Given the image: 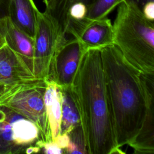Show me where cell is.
I'll return each instance as SVG.
<instances>
[{"label": "cell", "instance_id": "6da1fadb", "mask_svg": "<svg viewBox=\"0 0 154 154\" xmlns=\"http://www.w3.org/2000/svg\"><path fill=\"white\" fill-rule=\"evenodd\" d=\"M100 53L117 146H129L143 126L154 92V74L140 72L114 44L101 49Z\"/></svg>", "mask_w": 154, "mask_h": 154}, {"label": "cell", "instance_id": "7a4b0ae2", "mask_svg": "<svg viewBox=\"0 0 154 154\" xmlns=\"http://www.w3.org/2000/svg\"><path fill=\"white\" fill-rule=\"evenodd\" d=\"M70 90L79 111L87 153H125L116 141L100 49H90L83 54Z\"/></svg>", "mask_w": 154, "mask_h": 154}, {"label": "cell", "instance_id": "3957f363", "mask_svg": "<svg viewBox=\"0 0 154 154\" xmlns=\"http://www.w3.org/2000/svg\"><path fill=\"white\" fill-rule=\"evenodd\" d=\"M114 45L124 58L144 74H154V24L134 2L118 5L112 24Z\"/></svg>", "mask_w": 154, "mask_h": 154}, {"label": "cell", "instance_id": "277c9868", "mask_svg": "<svg viewBox=\"0 0 154 154\" xmlns=\"http://www.w3.org/2000/svg\"><path fill=\"white\" fill-rule=\"evenodd\" d=\"M46 81L38 79L29 82L16 91L4 105L33 122L40 132V140H52L44 101Z\"/></svg>", "mask_w": 154, "mask_h": 154}, {"label": "cell", "instance_id": "5b68a950", "mask_svg": "<svg viewBox=\"0 0 154 154\" xmlns=\"http://www.w3.org/2000/svg\"><path fill=\"white\" fill-rule=\"evenodd\" d=\"M67 40L57 33L51 19L38 11L34 38V74L38 79H48L50 67L56 51Z\"/></svg>", "mask_w": 154, "mask_h": 154}, {"label": "cell", "instance_id": "8992f818", "mask_svg": "<svg viewBox=\"0 0 154 154\" xmlns=\"http://www.w3.org/2000/svg\"><path fill=\"white\" fill-rule=\"evenodd\" d=\"M76 38L83 49H101L114 44L113 29L111 20L107 17L99 19L69 20L67 34Z\"/></svg>", "mask_w": 154, "mask_h": 154}, {"label": "cell", "instance_id": "52a82bcc", "mask_svg": "<svg viewBox=\"0 0 154 154\" xmlns=\"http://www.w3.org/2000/svg\"><path fill=\"white\" fill-rule=\"evenodd\" d=\"M85 52L76 38L67 39L53 57L48 79L54 81L60 87H70Z\"/></svg>", "mask_w": 154, "mask_h": 154}, {"label": "cell", "instance_id": "ba28073f", "mask_svg": "<svg viewBox=\"0 0 154 154\" xmlns=\"http://www.w3.org/2000/svg\"><path fill=\"white\" fill-rule=\"evenodd\" d=\"M38 79L5 41L0 43V84H21Z\"/></svg>", "mask_w": 154, "mask_h": 154}, {"label": "cell", "instance_id": "9c48e42d", "mask_svg": "<svg viewBox=\"0 0 154 154\" xmlns=\"http://www.w3.org/2000/svg\"><path fill=\"white\" fill-rule=\"evenodd\" d=\"M0 34L34 73V39L17 28L8 16L0 18Z\"/></svg>", "mask_w": 154, "mask_h": 154}, {"label": "cell", "instance_id": "30bf717a", "mask_svg": "<svg viewBox=\"0 0 154 154\" xmlns=\"http://www.w3.org/2000/svg\"><path fill=\"white\" fill-rule=\"evenodd\" d=\"M38 11L33 0H10L7 16L17 28L34 39Z\"/></svg>", "mask_w": 154, "mask_h": 154}, {"label": "cell", "instance_id": "8fae6325", "mask_svg": "<svg viewBox=\"0 0 154 154\" xmlns=\"http://www.w3.org/2000/svg\"><path fill=\"white\" fill-rule=\"evenodd\" d=\"M44 101L52 140L60 135L61 117V95L60 87L53 81H46Z\"/></svg>", "mask_w": 154, "mask_h": 154}, {"label": "cell", "instance_id": "7c38bea8", "mask_svg": "<svg viewBox=\"0 0 154 154\" xmlns=\"http://www.w3.org/2000/svg\"><path fill=\"white\" fill-rule=\"evenodd\" d=\"M154 92L149 97L148 108L143 126L135 139L129 145L137 154H153L154 125H153Z\"/></svg>", "mask_w": 154, "mask_h": 154}, {"label": "cell", "instance_id": "4fadbf2b", "mask_svg": "<svg viewBox=\"0 0 154 154\" xmlns=\"http://www.w3.org/2000/svg\"><path fill=\"white\" fill-rule=\"evenodd\" d=\"M19 116L7 106L0 105V154L23 153L13 139V123Z\"/></svg>", "mask_w": 154, "mask_h": 154}, {"label": "cell", "instance_id": "5bb4252c", "mask_svg": "<svg viewBox=\"0 0 154 154\" xmlns=\"http://www.w3.org/2000/svg\"><path fill=\"white\" fill-rule=\"evenodd\" d=\"M94 0H58L52 7L45 8V13L51 19L57 32L67 35L69 22V11L70 7L76 4H81L86 7Z\"/></svg>", "mask_w": 154, "mask_h": 154}, {"label": "cell", "instance_id": "9a60e30c", "mask_svg": "<svg viewBox=\"0 0 154 154\" xmlns=\"http://www.w3.org/2000/svg\"><path fill=\"white\" fill-rule=\"evenodd\" d=\"M60 88L61 95V117L60 134H68L73 129L81 125V119L70 87H60Z\"/></svg>", "mask_w": 154, "mask_h": 154}, {"label": "cell", "instance_id": "2e32d148", "mask_svg": "<svg viewBox=\"0 0 154 154\" xmlns=\"http://www.w3.org/2000/svg\"><path fill=\"white\" fill-rule=\"evenodd\" d=\"M125 0H94L86 7L85 18L94 20L107 17V16Z\"/></svg>", "mask_w": 154, "mask_h": 154}, {"label": "cell", "instance_id": "e0dca14e", "mask_svg": "<svg viewBox=\"0 0 154 154\" xmlns=\"http://www.w3.org/2000/svg\"><path fill=\"white\" fill-rule=\"evenodd\" d=\"M69 141L66 149V153H87L81 125L73 129L68 134Z\"/></svg>", "mask_w": 154, "mask_h": 154}, {"label": "cell", "instance_id": "ac0fdd59", "mask_svg": "<svg viewBox=\"0 0 154 154\" xmlns=\"http://www.w3.org/2000/svg\"><path fill=\"white\" fill-rule=\"evenodd\" d=\"M29 82L16 85H7L0 84V105H4L11 96H13L16 91L19 90L24 85Z\"/></svg>", "mask_w": 154, "mask_h": 154}, {"label": "cell", "instance_id": "d6986e66", "mask_svg": "<svg viewBox=\"0 0 154 154\" xmlns=\"http://www.w3.org/2000/svg\"><path fill=\"white\" fill-rule=\"evenodd\" d=\"M142 13L149 20H154V2H149L144 4L141 8Z\"/></svg>", "mask_w": 154, "mask_h": 154}, {"label": "cell", "instance_id": "ffe728a7", "mask_svg": "<svg viewBox=\"0 0 154 154\" xmlns=\"http://www.w3.org/2000/svg\"><path fill=\"white\" fill-rule=\"evenodd\" d=\"M10 0H0V18L8 15V7Z\"/></svg>", "mask_w": 154, "mask_h": 154}, {"label": "cell", "instance_id": "44dd1931", "mask_svg": "<svg viewBox=\"0 0 154 154\" xmlns=\"http://www.w3.org/2000/svg\"><path fill=\"white\" fill-rule=\"evenodd\" d=\"M129 1H131L133 2H134L136 5L138 6V7L140 9H141L143 6L146 3L149 2H154V0H129Z\"/></svg>", "mask_w": 154, "mask_h": 154}, {"label": "cell", "instance_id": "7402d4cb", "mask_svg": "<svg viewBox=\"0 0 154 154\" xmlns=\"http://www.w3.org/2000/svg\"><path fill=\"white\" fill-rule=\"evenodd\" d=\"M58 0H43V2L45 4L46 8H48L54 5Z\"/></svg>", "mask_w": 154, "mask_h": 154}, {"label": "cell", "instance_id": "603a6c76", "mask_svg": "<svg viewBox=\"0 0 154 154\" xmlns=\"http://www.w3.org/2000/svg\"><path fill=\"white\" fill-rule=\"evenodd\" d=\"M3 42H4V38H2V37L1 36V34H0V43H1Z\"/></svg>", "mask_w": 154, "mask_h": 154}]
</instances>
